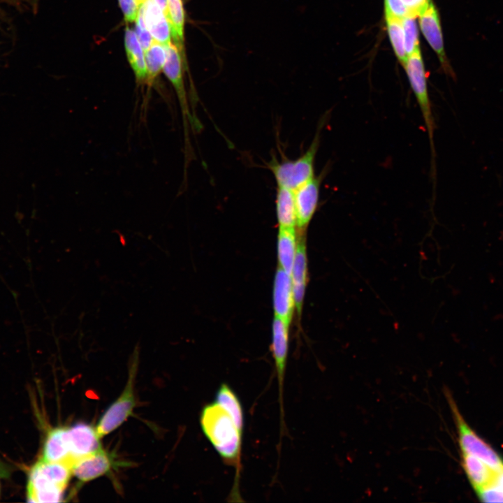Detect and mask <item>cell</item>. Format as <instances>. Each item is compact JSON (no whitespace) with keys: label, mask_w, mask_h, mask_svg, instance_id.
I'll use <instances>...</instances> for the list:
<instances>
[{"label":"cell","mask_w":503,"mask_h":503,"mask_svg":"<svg viewBox=\"0 0 503 503\" xmlns=\"http://www.w3.org/2000/svg\"><path fill=\"white\" fill-rule=\"evenodd\" d=\"M165 49L166 58L163 71L172 83L177 94L185 128H187V122L189 121L194 128L199 129L200 123L190 111L184 88L183 79V61L184 57L174 43L170 42L167 45H165Z\"/></svg>","instance_id":"obj_7"},{"label":"cell","mask_w":503,"mask_h":503,"mask_svg":"<svg viewBox=\"0 0 503 503\" xmlns=\"http://www.w3.org/2000/svg\"><path fill=\"white\" fill-rule=\"evenodd\" d=\"M460 455L464 472L475 491L493 481L497 472L475 456L462 453Z\"/></svg>","instance_id":"obj_17"},{"label":"cell","mask_w":503,"mask_h":503,"mask_svg":"<svg viewBox=\"0 0 503 503\" xmlns=\"http://www.w3.org/2000/svg\"><path fill=\"white\" fill-rule=\"evenodd\" d=\"M41 459L48 462H64L70 465L68 428H56L48 432Z\"/></svg>","instance_id":"obj_16"},{"label":"cell","mask_w":503,"mask_h":503,"mask_svg":"<svg viewBox=\"0 0 503 503\" xmlns=\"http://www.w3.org/2000/svg\"><path fill=\"white\" fill-rule=\"evenodd\" d=\"M215 402L221 404L230 414L238 427L243 429L244 418L242 404L235 393L228 384L223 383L220 385L216 393Z\"/></svg>","instance_id":"obj_22"},{"label":"cell","mask_w":503,"mask_h":503,"mask_svg":"<svg viewBox=\"0 0 503 503\" xmlns=\"http://www.w3.org/2000/svg\"><path fill=\"white\" fill-rule=\"evenodd\" d=\"M145 1H146V0H136V2H137V3H138V6L140 7L141 5L143 4V3H144Z\"/></svg>","instance_id":"obj_33"},{"label":"cell","mask_w":503,"mask_h":503,"mask_svg":"<svg viewBox=\"0 0 503 503\" xmlns=\"http://www.w3.org/2000/svg\"><path fill=\"white\" fill-rule=\"evenodd\" d=\"M200 421L208 441L226 462L235 467L238 476L243 429L215 401L203 407Z\"/></svg>","instance_id":"obj_1"},{"label":"cell","mask_w":503,"mask_h":503,"mask_svg":"<svg viewBox=\"0 0 503 503\" xmlns=\"http://www.w3.org/2000/svg\"><path fill=\"white\" fill-rule=\"evenodd\" d=\"M168 15L171 36L173 43L177 45L182 55L184 57V10L182 0H167Z\"/></svg>","instance_id":"obj_21"},{"label":"cell","mask_w":503,"mask_h":503,"mask_svg":"<svg viewBox=\"0 0 503 503\" xmlns=\"http://www.w3.org/2000/svg\"><path fill=\"white\" fill-rule=\"evenodd\" d=\"M415 17H416L411 15H407L402 19L404 39V48L407 57L420 49L418 38V29Z\"/></svg>","instance_id":"obj_25"},{"label":"cell","mask_w":503,"mask_h":503,"mask_svg":"<svg viewBox=\"0 0 503 503\" xmlns=\"http://www.w3.org/2000/svg\"><path fill=\"white\" fill-rule=\"evenodd\" d=\"M418 16L421 29L429 45L437 53L443 70L453 76V72L444 52L439 16L432 0H428Z\"/></svg>","instance_id":"obj_9"},{"label":"cell","mask_w":503,"mask_h":503,"mask_svg":"<svg viewBox=\"0 0 503 503\" xmlns=\"http://www.w3.org/2000/svg\"><path fill=\"white\" fill-rule=\"evenodd\" d=\"M125 48L130 65L140 84L147 83V70L145 52L138 41L136 32L129 27L125 30Z\"/></svg>","instance_id":"obj_19"},{"label":"cell","mask_w":503,"mask_h":503,"mask_svg":"<svg viewBox=\"0 0 503 503\" xmlns=\"http://www.w3.org/2000/svg\"><path fill=\"white\" fill-rule=\"evenodd\" d=\"M118 1L123 12L125 20L128 22H132L133 21H136L140 8L136 2V0Z\"/></svg>","instance_id":"obj_28"},{"label":"cell","mask_w":503,"mask_h":503,"mask_svg":"<svg viewBox=\"0 0 503 503\" xmlns=\"http://www.w3.org/2000/svg\"><path fill=\"white\" fill-rule=\"evenodd\" d=\"M323 178L321 173L293 191L298 233H304L317 210Z\"/></svg>","instance_id":"obj_8"},{"label":"cell","mask_w":503,"mask_h":503,"mask_svg":"<svg viewBox=\"0 0 503 503\" xmlns=\"http://www.w3.org/2000/svg\"><path fill=\"white\" fill-rule=\"evenodd\" d=\"M273 308L275 316L291 324L295 309L291 275L278 266L273 286Z\"/></svg>","instance_id":"obj_12"},{"label":"cell","mask_w":503,"mask_h":503,"mask_svg":"<svg viewBox=\"0 0 503 503\" xmlns=\"http://www.w3.org/2000/svg\"><path fill=\"white\" fill-rule=\"evenodd\" d=\"M475 492L481 502H503V491L493 483H489Z\"/></svg>","instance_id":"obj_27"},{"label":"cell","mask_w":503,"mask_h":503,"mask_svg":"<svg viewBox=\"0 0 503 503\" xmlns=\"http://www.w3.org/2000/svg\"><path fill=\"white\" fill-rule=\"evenodd\" d=\"M388 34L399 61L404 66L407 55L404 48V32L402 19L385 13Z\"/></svg>","instance_id":"obj_24"},{"label":"cell","mask_w":503,"mask_h":503,"mask_svg":"<svg viewBox=\"0 0 503 503\" xmlns=\"http://www.w3.org/2000/svg\"><path fill=\"white\" fill-rule=\"evenodd\" d=\"M289 326L284 319L275 316L272 326V353L279 382L281 411L283 414L282 392L289 351Z\"/></svg>","instance_id":"obj_10"},{"label":"cell","mask_w":503,"mask_h":503,"mask_svg":"<svg viewBox=\"0 0 503 503\" xmlns=\"http://www.w3.org/2000/svg\"><path fill=\"white\" fill-rule=\"evenodd\" d=\"M445 397L457 430L460 453L478 458L496 472L503 471V459L500 455L467 423L447 391H445Z\"/></svg>","instance_id":"obj_4"},{"label":"cell","mask_w":503,"mask_h":503,"mask_svg":"<svg viewBox=\"0 0 503 503\" xmlns=\"http://www.w3.org/2000/svg\"><path fill=\"white\" fill-rule=\"evenodd\" d=\"M72 475L86 482L106 474L112 467V460L102 449L79 458L71 464Z\"/></svg>","instance_id":"obj_14"},{"label":"cell","mask_w":503,"mask_h":503,"mask_svg":"<svg viewBox=\"0 0 503 503\" xmlns=\"http://www.w3.org/2000/svg\"><path fill=\"white\" fill-rule=\"evenodd\" d=\"M296 227L279 226L277 235V259L279 266L291 275L297 249Z\"/></svg>","instance_id":"obj_18"},{"label":"cell","mask_w":503,"mask_h":503,"mask_svg":"<svg viewBox=\"0 0 503 503\" xmlns=\"http://www.w3.org/2000/svg\"><path fill=\"white\" fill-rule=\"evenodd\" d=\"M138 347H136L132 356L131 375L124 391L102 415L96 427L100 437L119 428L132 414L135 406L133 377L138 363Z\"/></svg>","instance_id":"obj_6"},{"label":"cell","mask_w":503,"mask_h":503,"mask_svg":"<svg viewBox=\"0 0 503 503\" xmlns=\"http://www.w3.org/2000/svg\"><path fill=\"white\" fill-rule=\"evenodd\" d=\"M38 0H31V5L34 9L37 7Z\"/></svg>","instance_id":"obj_32"},{"label":"cell","mask_w":503,"mask_h":503,"mask_svg":"<svg viewBox=\"0 0 503 503\" xmlns=\"http://www.w3.org/2000/svg\"><path fill=\"white\" fill-rule=\"evenodd\" d=\"M321 130L319 125L309 147L300 157L295 160L284 159L270 163L269 168L278 187L294 191L315 176L314 161L319 147Z\"/></svg>","instance_id":"obj_3"},{"label":"cell","mask_w":503,"mask_h":503,"mask_svg":"<svg viewBox=\"0 0 503 503\" xmlns=\"http://www.w3.org/2000/svg\"><path fill=\"white\" fill-rule=\"evenodd\" d=\"M305 233H299L296 254L292 267L291 277L295 309L300 317L304 303L307 282V258Z\"/></svg>","instance_id":"obj_13"},{"label":"cell","mask_w":503,"mask_h":503,"mask_svg":"<svg viewBox=\"0 0 503 503\" xmlns=\"http://www.w3.org/2000/svg\"><path fill=\"white\" fill-rule=\"evenodd\" d=\"M145 57L147 70V84L152 85L163 70L166 58L165 46L153 40L150 46L145 51Z\"/></svg>","instance_id":"obj_23"},{"label":"cell","mask_w":503,"mask_h":503,"mask_svg":"<svg viewBox=\"0 0 503 503\" xmlns=\"http://www.w3.org/2000/svg\"><path fill=\"white\" fill-rule=\"evenodd\" d=\"M136 34L138 41L144 50L146 51L150 46L153 38L146 27L144 22L142 9L140 6L138 17L136 18Z\"/></svg>","instance_id":"obj_26"},{"label":"cell","mask_w":503,"mask_h":503,"mask_svg":"<svg viewBox=\"0 0 503 503\" xmlns=\"http://www.w3.org/2000/svg\"><path fill=\"white\" fill-rule=\"evenodd\" d=\"M71 475L69 464L41 459L29 474L28 501L39 503L61 502Z\"/></svg>","instance_id":"obj_2"},{"label":"cell","mask_w":503,"mask_h":503,"mask_svg":"<svg viewBox=\"0 0 503 503\" xmlns=\"http://www.w3.org/2000/svg\"><path fill=\"white\" fill-rule=\"evenodd\" d=\"M385 13L400 19L409 15L408 10L400 0H385Z\"/></svg>","instance_id":"obj_29"},{"label":"cell","mask_w":503,"mask_h":503,"mask_svg":"<svg viewBox=\"0 0 503 503\" xmlns=\"http://www.w3.org/2000/svg\"><path fill=\"white\" fill-rule=\"evenodd\" d=\"M147 29L153 40L167 45L171 42V30L168 18L154 0H146L140 6Z\"/></svg>","instance_id":"obj_15"},{"label":"cell","mask_w":503,"mask_h":503,"mask_svg":"<svg viewBox=\"0 0 503 503\" xmlns=\"http://www.w3.org/2000/svg\"><path fill=\"white\" fill-rule=\"evenodd\" d=\"M403 67L406 71L411 87L423 116L430 141L432 163H434V158L435 157L434 147L435 124L428 92L425 71L420 49L407 57Z\"/></svg>","instance_id":"obj_5"},{"label":"cell","mask_w":503,"mask_h":503,"mask_svg":"<svg viewBox=\"0 0 503 503\" xmlns=\"http://www.w3.org/2000/svg\"><path fill=\"white\" fill-rule=\"evenodd\" d=\"M70 447V465L76 460L101 449L100 436L96 428L78 423L68 428Z\"/></svg>","instance_id":"obj_11"},{"label":"cell","mask_w":503,"mask_h":503,"mask_svg":"<svg viewBox=\"0 0 503 503\" xmlns=\"http://www.w3.org/2000/svg\"><path fill=\"white\" fill-rule=\"evenodd\" d=\"M275 204L279 226L296 228L294 191L277 186Z\"/></svg>","instance_id":"obj_20"},{"label":"cell","mask_w":503,"mask_h":503,"mask_svg":"<svg viewBox=\"0 0 503 503\" xmlns=\"http://www.w3.org/2000/svg\"><path fill=\"white\" fill-rule=\"evenodd\" d=\"M409 11V15L416 17L425 6L428 0H400Z\"/></svg>","instance_id":"obj_30"},{"label":"cell","mask_w":503,"mask_h":503,"mask_svg":"<svg viewBox=\"0 0 503 503\" xmlns=\"http://www.w3.org/2000/svg\"><path fill=\"white\" fill-rule=\"evenodd\" d=\"M157 5L160 7L164 15L167 17L168 15V1L167 0H154Z\"/></svg>","instance_id":"obj_31"}]
</instances>
